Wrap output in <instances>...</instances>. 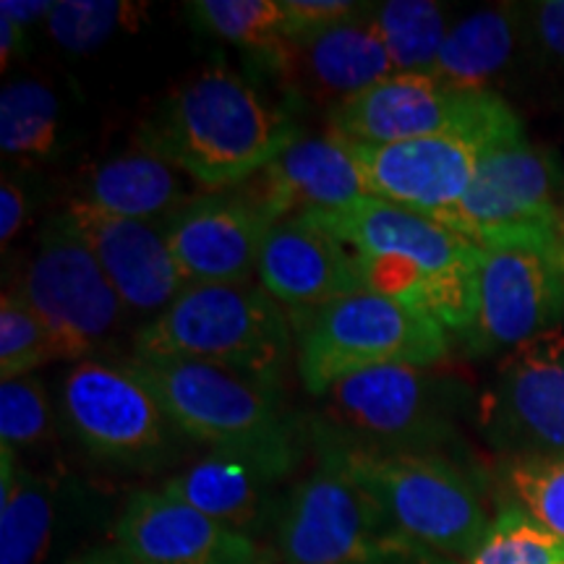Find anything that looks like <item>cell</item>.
Returning a JSON list of instances; mask_svg holds the SVG:
<instances>
[{
    "label": "cell",
    "instance_id": "obj_30",
    "mask_svg": "<svg viewBox=\"0 0 564 564\" xmlns=\"http://www.w3.org/2000/svg\"><path fill=\"white\" fill-rule=\"evenodd\" d=\"M463 564H564V539L502 499L484 544Z\"/></svg>",
    "mask_w": 564,
    "mask_h": 564
},
{
    "label": "cell",
    "instance_id": "obj_39",
    "mask_svg": "<svg viewBox=\"0 0 564 564\" xmlns=\"http://www.w3.org/2000/svg\"><path fill=\"white\" fill-rule=\"evenodd\" d=\"M68 564H133V562L121 552V549L112 544V546L89 549V552L74 556Z\"/></svg>",
    "mask_w": 564,
    "mask_h": 564
},
{
    "label": "cell",
    "instance_id": "obj_19",
    "mask_svg": "<svg viewBox=\"0 0 564 564\" xmlns=\"http://www.w3.org/2000/svg\"><path fill=\"white\" fill-rule=\"evenodd\" d=\"M133 564H257L262 549L162 489L133 491L116 523Z\"/></svg>",
    "mask_w": 564,
    "mask_h": 564
},
{
    "label": "cell",
    "instance_id": "obj_1",
    "mask_svg": "<svg viewBox=\"0 0 564 564\" xmlns=\"http://www.w3.org/2000/svg\"><path fill=\"white\" fill-rule=\"evenodd\" d=\"M299 123L243 74L217 63L162 100L139 126V150L171 162L204 192H232L299 139Z\"/></svg>",
    "mask_w": 564,
    "mask_h": 564
},
{
    "label": "cell",
    "instance_id": "obj_23",
    "mask_svg": "<svg viewBox=\"0 0 564 564\" xmlns=\"http://www.w3.org/2000/svg\"><path fill=\"white\" fill-rule=\"evenodd\" d=\"M525 45V11L512 3L486 6L455 19L429 74L453 87L494 91Z\"/></svg>",
    "mask_w": 564,
    "mask_h": 564
},
{
    "label": "cell",
    "instance_id": "obj_37",
    "mask_svg": "<svg viewBox=\"0 0 564 564\" xmlns=\"http://www.w3.org/2000/svg\"><path fill=\"white\" fill-rule=\"evenodd\" d=\"M53 6L55 3H51V0H3L0 3V17L17 21L21 26H32V21H47Z\"/></svg>",
    "mask_w": 564,
    "mask_h": 564
},
{
    "label": "cell",
    "instance_id": "obj_26",
    "mask_svg": "<svg viewBox=\"0 0 564 564\" xmlns=\"http://www.w3.org/2000/svg\"><path fill=\"white\" fill-rule=\"evenodd\" d=\"M371 21L390 55L394 74H429L449 26V9L434 0H387L371 3Z\"/></svg>",
    "mask_w": 564,
    "mask_h": 564
},
{
    "label": "cell",
    "instance_id": "obj_25",
    "mask_svg": "<svg viewBox=\"0 0 564 564\" xmlns=\"http://www.w3.org/2000/svg\"><path fill=\"white\" fill-rule=\"evenodd\" d=\"M55 486L0 444V564H42L53 541Z\"/></svg>",
    "mask_w": 564,
    "mask_h": 564
},
{
    "label": "cell",
    "instance_id": "obj_28",
    "mask_svg": "<svg viewBox=\"0 0 564 564\" xmlns=\"http://www.w3.org/2000/svg\"><path fill=\"white\" fill-rule=\"evenodd\" d=\"M61 108L51 87L17 79L0 91V150L13 160H47L58 150Z\"/></svg>",
    "mask_w": 564,
    "mask_h": 564
},
{
    "label": "cell",
    "instance_id": "obj_31",
    "mask_svg": "<svg viewBox=\"0 0 564 564\" xmlns=\"http://www.w3.org/2000/svg\"><path fill=\"white\" fill-rule=\"evenodd\" d=\"M507 502L564 539V457L502 460L497 468Z\"/></svg>",
    "mask_w": 564,
    "mask_h": 564
},
{
    "label": "cell",
    "instance_id": "obj_41",
    "mask_svg": "<svg viewBox=\"0 0 564 564\" xmlns=\"http://www.w3.org/2000/svg\"><path fill=\"white\" fill-rule=\"evenodd\" d=\"M257 564H280V562L272 560V554H262V560H259Z\"/></svg>",
    "mask_w": 564,
    "mask_h": 564
},
{
    "label": "cell",
    "instance_id": "obj_33",
    "mask_svg": "<svg viewBox=\"0 0 564 564\" xmlns=\"http://www.w3.org/2000/svg\"><path fill=\"white\" fill-rule=\"evenodd\" d=\"M53 413L45 384L21 377L0 384V444L19 449L37 447L51 436Z\"/></svg>",
    "mask_w": 564,
    "mask_h": 564
},
{
    "label": "cell",
    "instance_id": "obj_40",
    "mask_svg": "<svg viewBox=\"0 0 564 564\" xmlns=\"http://www.w3.org/2000/svg\"><path fill=\"white\" fill-rule=\"evenodd\" d=\"M554 230H556V238H560V243H562V249H564V199L560 202V209H556Z\"/></svg>",
    "mask_w": 564,
    "mask_h": 564
},
{
    "label": "cell",
    "instance_id": "obj_22",
    "mask_svg": "<svg viewBox=\"0 0 564 564\" xmlns=\"http://www.w3.org/2000/svg\"><path fill=\"white\" fill-rule=\"evenodd\" d=\"M243 186V194L272 223L335 212L369 196L352 147L335 133L299 137Z\"/></svg>",
    "mask_w": 564,
    "mask_h": 564
},
{
    "label": "cell",
    "instance_id": "obj_35",
    "mask_svg": "<svg viewBox=\"0 0 564 564\" xmlns=\"http://www.w3.org/2000/svg\"><path fill=\"white\" fill-rule=\"evenodd\" d=\"M528 45L535 47L549 63L564 68V0H544L528 6Z\"/></svg>",
    "mask_w": 564,
    "mask_h": 564
},
{
    "label": "cell",
    "instance_id": "obj_4",
    "mask_svg": "<svg viewBox=\"0 0 564 564\" xmlns=\"http://www.w3.org/2000/svg\"><path fill=\"white\" fill-rule=\"evenodd\" d=\"M293 345L291 316L249 280L188 285L165 312L137 329L133 356L223 366L280 390Z\"/></svg>",
    "mask_w": 564,
    "mask_h": 564
},
{
    "label": "cell",
    "instance_id": "obj_3",
    "mask_svg": "<svg viewBox=\"0 0 564 564\" xmlns=\"http://www.w3.org/2000/svg\"><path fill=\"white\" fill-rule=\"evenodd\" d=\"M314 465L285 494L272 544L280 564H455L392 523L358 481L348 449L327 423L308 429Z\"/></svg>",
    "mask_w": 564,
    "mask_h": 564
},
{
    "label": "cell",
    "instance_id": "obj_13",
    "mask_svg": "<svg viewBox=\"0 0 564 564\" xmlns=\"http://www.w3.org/2000/svg\"><path fill=\"white\" fill-rule=\"evenodd\" d=\"M523 131L520 118L474 131H449L398 144H348L364 173L366 192L444 223L474 183L486 152Z\"/></svg>",
    "mask_w": 564,
    "mask_h": 564
},
{
    "label": "cell",
    "instance_id": "obj_16",
    "mask_svg": "<svg viewBox=\"0 0 564 564\" xmlns=\"http://www.w3.org/2000/svg\"><path fill=\"white\" fill-rule=\"evenodd\" d=\"M257 274L264 291L291 316L293 329L329 303L366 291L356 253L308 215L272 225Z\"/></svg>",
    "mask_w": 564,
    "mask_h": 564
},
{
    "label": "cell",
    "instance_id": "obj_8",
    "mask_svg": "<svg viewBox=\"0 0 564 564\" xmlns=\"http://www.w3.org/2000/svg\"><path fill=\"white\" fill-rule=\"evenodd\" d=\"M348 463L408 539L449 562H468L484 544L494 514L468 468L444 453H364Z\"/></svg>",
    "mask_w": 564,
    "mask_h": 564
},
{
    "label": "cell",
    "instance_id": "obj_2",
    "mask_svg": "<svg viewBox=\"0 0 564 564\" xmlns=\"http://www.w3.org/2000/svg\"><path fill=\"white\" fill-rule=\"evenodd\" d=\"M308 217L356 253L366 291L403 301L455 335L468 329L476 314L481 264V246L468 236L373 196Z\"/></svg>",
    "mask_w": 564,
    "mask_h": 564
},
{
    "label": "cell",
    "instance_id": "obj_32",
    "mask_svg": "<svg viewBox=\"0 0 564 564\" xmlns=\"http://www.w3.org/2000/svg\"><path fill=\"white\" fill-rule=\"evenodd\" d=\"M47 361L58 358L45 322L21 299L17 288L6 291L0 301V379L11 382V379L30 377Z\"/></svg>",
    "mask_w": 564,
    "mask_h": 564
},
{
    "label": "cell",
    "instance_id": "obj_21",
    "mask_svg": "<svg viewBox=\"0 0 564 564\" xmlns=\"http://www.w3.org/2000/svg\"><path fill=\"white\" fill-rule=\"evenodd\" d=\"M270 70L295 97L327 102L329 110L392 76L394 66L373 30L369 3L343 24L288 37Z\"/></svg>",
    "mask_w": 564,
    "mask_h": 564
},
{
    "label": "cell",
    "instance_id": "obj_34",
    "mask_svg": "<svg viewBox=\"0 0 564 564\" xmlns=\"http://www.w3.org/2000/svg\"><path fill=\"white\" fill-rule=\"evenodd\" d=\"M280 6L285 13L288 37L329 30L366 9L364 3H350V0H280Z\"/></svg>",
    "mask_w": 564,
    "mask_h": 564
},
{
    "label": "cell",
    "instance_id": "obj_14",
    "mask_svg": "<svg viewBox=\"0 0 564 564\" xmlns=\"http://www.w3.org/2000/svg\"><path fill=\"white\" fill-rule=\"evenodd\" d=\"M560 202L554 158L520 131L486 152L474 183L444 225L481 249L523 238H554Z\"/></svg>",
    "mask_w": 564,
    "mask_h": 564
},
{
    "label": "cell",
    "instance_id": "obj_36",
    "mask_svg": "<svg viewBox=\"0 0 564 564\" xmlns=\"http://www.w3.org/2000/svg\"><path fill=\"white\" fill-rule=\"evenodd\" d=\"M26 223V192L19 181H13L11 175H3L0 183V243L3 249L13 238L19 236V230Z\"/></svg>",
    "mask_w": 564,
    "mask_h": 564
},
{
    "label": "cell",
    "instance_id": "obj_24",
    "mask_svg": "<svg viewBox=\"0 0 564 564\" xmlns=\"http://www.w3.org/2000/svg\"><path fill=\"white\" fill-rule=\"evenodd\" d=\"M79 199L129 220L167 223L192 202V192L178 167L139 150L97 165L84 181Z\"/></svg>",
    "mask_w": 564,
    "mask_h": 564
},
{
    "label": "cell",
    "instance_id": "obj_15",
    "mask_svg": "<svg viewBox=\"0 0 564 564\" xmlns=\"http://www.w3.org/2000/svg\"><path fill=\"white\" fill-rule=\"evenodd\" d=\"M478 426L505 460L564 457V333L507 352L478 403Z\"/></svg>",
    "mask_w": 564,
    "mask_h": 564
},
{
    "label": "cell",
    "instance_id": "obj_20",
    "mask_svg": "<svg viewBox=\"0 0 564 564\" xmlns=\"http://www.w3.org/2000/svg\"><path fill=\"white\" fill-rule=\"evenodd\" d=\"M295 468L299 465L274 457L212 449L181 474L167 478L160 489L228 525L230 531L257 541L264 533H274L285 502L280 484Z\"/></svg>",
    "mask_w": 564,
    "mask_h": 564
},
{
    "label": "cell",
    "instance_id": "obj_29",
    "mask_svg": "<svg viewBox=\"0 0 564 564\" xmlns=\"http://www.w3.org/2000/svg\"><path fill=\"white\" fill-rule=\"evenodd\" d=\"M144 9V3L123 0H61L53 6L45 30L66 53L89 55L116 37V32L133 30Z\"/></svg>",
    "mask_w": 564,
    "mask_h": 564
},
{
    "label": "cell",
    "instance_id": "obj_10",
    "mask_svg": "<svg viewBox=\"0 0 564 564\" xmlns=\"http://www.w3.org/2000/svg\"><path fill=\"white\" fill-rule=\"evenodd\" d=\"M66 429L95 460L121 468H154L173 453L165 408L129 366L84 358L61 382Z\"/></svg>",
    "mask_w": 564,
    "mask_h": 564
},
{
    "label": "cell",
    "instance_id": "obj_27",
    "mask_svg": "<svg viewBox=\"0 0 564 564\" xmlns=\"http://www.w3.org/2000/svg\"><path fill=\"white\" fill-rule=\"evenodd\" d=\"M196 30L246 47L259 63L272 68L288 42L280 0H196L186 6Z\"/></svg>",
    "mask_w": 564,
    "mask_h": 564
},
{
    "label": "cell",
    "instance_id": "obj_38",
    "mask_svg": "<svg viewBox=\"0 0 564 564\" xmlns=\"http://www.w3.org/2000/svg\"><path fill=\"white\" fill-rule=\"evenodd\" d=\"M24 55H26V26L0 17V58H3V70L9 68L13 61L24 58Z\"/></svg>",
    "mask_w": 564,
    "mask_h": 564
},
{
    "label": "cell",
    "instance_id": "obj_18",
    "mask_svg": "<svg viewBox=\"0 0 564 564\" xmlns=\"http://www.w3.org/2000/svg\"><path fill=\"white\" fill-rule=\"evenodd\" d=\"M272 225L243 192H217L175 212L165 232L188 285H220L251 280Z\"/></svg>",
    "mask_w": 564,
    "mask_h": 564
},
{
    "label": "cell",
    "instance_id": "obj_5",
    "mask_svg": "<svg viewBox=\"0 0 564 564\" xmlns=\"http://www.w3.org/2000/svg\"><path fill=\"white\" fill-rule=\"evenodd\" d=\"M141 377L183 436L220 453L274 457L299 465L303 440L282 405V392L223 366L181 358L131 356Z\"/></svg>",
    "mask_w": 564,
    "mask_h": 564
},
{
    "label": "cell",
    "instance_id": "obj_17",
    "mask_svg": "<svg viewBox=\"0 0 564 564\" xmlns=\"http://www.w3.org/2000/svg\"><path fill=\"white\" fill-rule=\"evenodd\" d=\"M61 220L95 253L129 312L158 316L188 288L167 246L165 223L129 220L84 199H70Z\"/></svg>",
    "mask_w": 564,
    "mask_h": 564
},
{
    "label": "cell",
    "instance_id": "obj_12",
    "mask_svg": "<svg viewBox=\"0 0 564 564\" xmlns=\"http://www.w3.org/2000/svg\"><path fill=\"white\" fill-rule=\"evenodd\" d=\"M497 91L463 89L432 74H392L327 110L329 133L350 144H398L514 121Z\"/></svg>",
    "mask_w": 564,
    "mask_h": 564
},
{
    "label": "cell",
    "instance_id": "obj_7",
    "mask_svg": "<svg viewBox=\"0 0 564 564\" xmlns=\"http://www.w3.org/2000/svg\"><path fill=\"white\" fill-rule=\"evenodd\" d=\"M447 352L449 337L440 322L373 291L345 295L295 329L299 377L314 398H324L352 373L382 366H436Z\"/></svg>",
    "mask_w": 564,
    "mask_h": 564
},
{
    "label": "cell",
    "instance_id": "obj_11",
    "mask_svg": "<svg viewBox=\"0 0 564 564\" xmlns=\"http://www.w3.org/2000/svg\"><path fill=\"white\" fill-rule=\"evenodd\" d=\"M53 337L58 361H84L121 329L126 303L79 236L55 215L17 288Z\"/></svg>",
    "mask_w": 564,
    "mask_h": 564
},
{
    "label": "cell",
    "instance_id": "obj_9",
    "mask_svg": "<svg viewBox=\"0 0 564 564\" xmlns=\"http://www.w3.org/2000/svg\"><path fill=\"white\" fill-rule=\"evenodd\" d=\"M564 319V249L560 238H523L481 249L476 314L460 335L468 356L512 352Z\"/></svg>",
    "mask_w": 564,
    "mask_h": 564
},
{
    "label": "cell",
    "instance_id": "obj_6",
    "mask_svg": "<svg viewBox=\"0 0 564 564\" xmlns=\"http://www.w3.org/2000/svg\"><path fill=\"white\" fill-rule=\"evenodd\" d=\"M322 423L364 453H442L455 440L468 387L440 366H382L324 394Z\"/></svg>",
    "mask_w": 564,
    "mask_h": 564
}]
</instances>
